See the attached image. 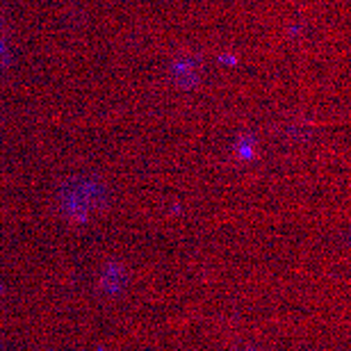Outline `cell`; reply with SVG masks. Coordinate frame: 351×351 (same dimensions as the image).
I'll return each instance as SVG.
<instances>
[{
    "mask_svg": "<svg viewBox=\"0 0 351 351\" xmlns=\"http://www.w3.org/2000/svg\"><path fill=\"white\" fill-rule=\"evenodd\" d=\"M5 55V48H3V41H0V58Z\"/></svg>",
    "mask_w": 351,
    "mask_h": 351,
    "instance_id": "3957f363",
    "label": "cell"
},
{
    "mask_svg": "<svg viewBox=\"0 0 351 351\" xmlns=\"http://www.w3.org/2000/svg\"><path fill=\"white\" fill-rule=\"evenodd\" d=\"M201 62L196 58H178L171 66V75L173 80L178 82L180 87H194L196 82L201 80Z\"/></svg>",
    "mask_w": 351,
    "mask_h": 351,
    "instance_id": "7a4b0ae2",
    "label": "cell"
},
{
    "mask_svg": "<svg viewBox=\"0 0 351 351\" xmlns=\"http://www.w3.org/2000/svg\"><path fill=\"white\" fill-rule=\"evenodd\" d=\"M105 187L91 178H73L62 187L60 206L73 219H87L103 208Z\"/></svg>",
    "mask_w": 351,
    "mask_h": 351,
    "instance_id": "6da1fadb",
    "label": "cell"
}]
</instances>
